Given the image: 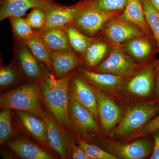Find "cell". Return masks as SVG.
I'll return each mask as SVG.
<instances>
[{"label":"cell","mask_w":159,"mask_h":159,"mask_svg":"<svg viewBox=\"0 0 159 159\" xmlns=\"http://www.w3.org/2000/svg\"><path fill=\"white\" fill-rule=\"evenodd\" d=\"M157 68L156 65L149 66L132 77L126 85L129 93L141 98L151 96L154 90Z\"/></svg>","instance_id":"9"},{"label":"cell","mask_w":159,"mask_h":159,"mask_svg":"<svg viewBox=\"0 0 159 159\" xmlns=\"http://www.w3.org/2000/svg\"><path fill=\"white\" fill-rule=\"evenodd\" d=\"M154 96L155 99L159 100V62L158 64L156 75L155 77V84Z\"/></svg>","instance_id":"36"},{"label":"cell","mask_w":159,"mask_h":159,"mask_svg":"<svg viewBox=\"0 0 159 159\" xmlns=\"http://www.w3.org/2000/svg\"><path fill=\"white\" fill-rule=\"evenodd\" d=\"M26 19L34 30L41 31L45 24V9L39 8L32 9Z\"/></svg>","instance_id":"31"},{"label":"cell","mask_w":159,"mask_h":159,"mask_svg":"<svg viewBox=\"0 0 159 159\" xmlns=\"http://www.w3.org/2000/svg\"><path fill=\"white\" fill-rule=\"evenodd\" d=\"M154 7L159 12V0H149Z\"/></svg>","instance_id":"37"},{"label":"cell","mask_w":159,"mask_h":159,"mask_svg":"<svg viewBox=\"0 0 159 159\" xmlns=\"http://www.w3.org/2000/svg\"><path fill=\"white\" fill-rule=\"evenodd\" d=\"M17 73L13 67L8 66H1L0 70V85L6 87L12 84L16 80Z\"/></svg>","instance_id":"32"},{"label":"cell","mask_w":159,"mask_h":159,"mask_svg":"<svg viewBox=\"0 0 159 159\" xmlns=\"http://www.w3.org/2000/svg\"><path fill=\"white\" fill-rule=\"evenodd\" d=\"M103 29L104 37L116 46L120 45L126 40L145 35L136 26L116 17L108 21Z\"/></svg>","instance_id":"7"},{"label":"cell","mask_w":159,"mask_h":159,"mask_svg":"<svg viewBox=\"0 0 159 159\" xmlns=\"http://www.w3.org/2000/svg\"><path fill=\"white\" fill-rule=\"evenodd\" d=\"M64 28L72 49L77 54L83 56L94 39L83 34L72 24Z\"/></svg>","instance_id":"24"},{"label":"cell","mask_w":159,"mask_h":159,"mask_svg":"<svg viewBox=\"0 0 159 159\" xmlns=\"http://www.w3.org/2000/svg\"><path fill=\"white\" fill-rule=\"evenodd\" d=\"M74 50L67 51H51V70L57 78L64 77L80 64V58Z\"/></svg>","instance_id":"16"},{"label":"cell","mask_w":159,"mask_h":159,"mask_svg":"<svg viewBox=\"0 0 159 159\" xmlns=\"http://www.w3.org/2000/svg\"><path fill=\"white\" fill-rule=\"evenodd\" d=\"M20 42L28 46L34 57L43 62L49 70H51V51L47 44L38 34L29 39Z\"/></svg>","instance_id":"23"},{"label":"cell","mask_w":159,"mask_h":159,"mask_svg":"<svg viewBox=\"0 0 159 159\" xmlns=\"http://www.w3.org/2000/svg\"><path fill=\"white\" fill-rule=\"evenodd\" d=\"M87 3V0H82L73 6H66L54 2L45 9V24L41 31L51 28H63L72 24L77 13Z\"/></svg>","instance_id":"5"},{"label":"cell","mask_w":159,"mask_h":159,"mask_svg":"<svg viewBox=\"0 0 159 159\" xmlns=\"http://www.w3.org/2000/svg\"><path fill=\"white\" fill-rule=\"evenodd\" d=\"M145 12V19L152 36L156 43L159 52V12L149 0H141Z\"/></svg>","instance_id":"26"},{"label":"cell","mask_w":159,"mask_h":159,"mask_svg":"<svg viewBox=\"0 0 159 159\" xmlns=\"http://www.w3.org/2000/svg\"><path fill=\"white\" fill-rule=\"evenodd\" d=\"M153 142L150 139H141L127 144H114L108 150L115 156L122 159H142L152 154Z\"/></svg>","instance_id":"8"},{"label":"cell","mask_w":159,"mask_h":159,"mask_svg":"<svg viewBox=\"0 0 159 159\" xmlns=\"http://www.w3.org/2000/svg\"><path fill=\"white\" fill-rule=\"evenodd\" d=\"M54 2V0H1L0 21L11 17H22L30 9H46Z\"/></svg>","instance_id":"10"},{"label":"cell","mask_w":159,"mask_h":159,"mask_svg":"<svg viewBox=\"0 0 159 159\" xmlns=\"http://www.w3.org/2000/svg\"><path fill=\"white\" fill-rule=\"evenodd\" d=\"M94 40L83 55L86 62L90 66L99 64L108 50V46L105 43Z\"/></svg>","instance_id":"27"},{"label":"cell","mask_w":159,"mask_h":159,"mask_svg":"<svg viewBox=\"0 0 159 159\" xmlns=\"http://www.w3.org/2000/svg\"><path fill=\"white\" fill-rule=\"evenodd\" d=\"M72 79L70 74L61 78L53 74L41 80L40 88L46 106L61 127L71 124L69 115V84Z\"/></svg>","instance_id":"1"},{"label":"cell","mask_w":159,"mask_h":159,"mask_svg":"<svg viewBox=\"0 0 159 159\" xmlns=\"http://www.w3.org/2000/svg\"><path fill=\"white\" fill-rule=\"evenodd\" d=\"M158 129H159V114L141 128L139 133L142 134L146 135L151 134L155 130Z\"/></svg>","instance_id":"33"},{"label":"cell","mask_w":159,"mask_h":159,"mask_svg":"<svg viewBox=\"0 0 159 159\" xmlns=\"http://www.w3.org/2000/svg\"><path fill=\"white\" fill-rule=\"evenodd\" d=\"M152 36L147 35L133 38L122 43V48L131 57L139 61L147 59L153 54L157 45Z\"/></svg>","instance_id":"17"},{"label":"cell","mask_w":159,"mask_h":159,"mask_svg":"<svg viewBox=\"0 0 159 159\" xmlns=\"http://www.w3.org/2000/svg\"><path fill=\"white\" fill-rule=\"evenodd\" d=\"M9 19L13 35L18 42L29 39L37 35L38 31L33 29L26 19L18 16Z\"/></svg>","instance_id":"25"},{"label":"cell","mask_w":159,"mask_h":159,"mask_svg":"<svg viewBox=\"0 0 159 159\" xmlns=\"http://www.w3.org/2000/svg\"><path fill=\"white\" fill-rule=\"evenodd\" d=\"M71 86V92L77 101L88 109L97 119L98 114L96 92L84 78L78 76L73 78Z\"/></svg>","instance_id":"14"},{"label":"cell","mask_w":159,"mask_h":159,"mask_svg":"<svg viewBox=\"0 0 159 159\" xmlns=\"http://www.w3.org/2000/svg\"><path fill=\"white\" fill-rule=\"evenodd\" d=\"M91 7L106 12L123 11L127 6L128 0H87Z\"/></svg>","instance_id":"28"},{"label":"cell","mask_w":159,"mask_h":159,"mask_svg":"<svg viewBox=\"0 0 159 159\" xmlns=\"http://www.w3.org/2000/svg\"><path fill=\"white\" fill-rule=\"evenodd\" d=\"M43 119L45 123L50 146L62 159L67 157V143L59 123L53 115L45 112Z\"/></svg>","instance_id":"13"},{"label":"cell","mask_w":159,"mask_h":159,"mask_svg":"<svg viewBox=\"0 0 159 159\" xmlns=\"http://www.w3.org/2000/svg\"><path fill=\"white\" fill-rule=\"evenodd\" d=\"M121 13L100 11L89 6L87 3L77 13L72 25L83 34L93 38L108 21Z\"/></svg>","instance_id":"4"},{"label":"cell","mask_w":159,"mask_h":159,"mask_svg":"<svg viewBox=\"0 0 159 159\" xmlns=\"http://www.w3.org/2000/svg\"><path fill=\"white\" fill-rule=\"evenodd\" d=\"M78 144L83 148L90 159H118L119 158L95 145H90L80 139Z\"/></svg>","instance_id":"30"},{"label":"cell","mask_w":159,"mask_h":159,"mask_svg":"<svg viewBox=\"0 0 159 159\" xmlns=\"http://www.w3.org/2000/svg\"><path fill=\"white\" fill-rule=\"evenodd\" d=\"M85 78L95 85L106 89H113L119 86L125 77L109 73L93 72L87 70H80Z\"/></svg>","instance_id":"22"},{"label":"cell","mask_w":159,"mask_h":159,"mask_svg":"<svg viewBox=\"0 0 159 159\" xmlns=\"http://www.w3.org/2000/svg\"><path fill=\"white\" fill-rule=\"evenodd\" d=\"M40 88L29 84L1 95L0 107L27 112L36 116H43Z\"/></svg>","instance_id":"2"},{"label":"cell","mask_w":159,"mask_h":159,"mask_svg":"<svg viewBox=\"0 0 159 159\" xmlns=\"http://www.w3.org/2000/svg\"><path fill=\"white\" fill-rule=\"evenodd\" d=\"M152 134L153 138V149L151 159H159V129L155 130Z\"/></svg>","instance_id":"35"},{"label":"cell","mask_w":159,"mask_h":159,"mask_svg":"<svg viewBox=\"0 0 159 159\" xmlns=\"http://www.w3.org/2000/svg\"><path fill=\"white\" fill-rule=\"evenodd\" d=\"M8 146L20 157L25 159H52V156L41 147L27 140L16 139L10 141Z\"/></svg>","instance_id":"19"},{"label":"cell","mask_w":159,"mask_h":159,"mask_svg":"<svg viewBox=\"0 0 159 159\" xmlns=\"http://www.w3.org/2000/svg\"><path fill=\"white\" fill-rule=\"evenodd\" d=\"M116 47L108 57L99 64L97 72L109 73L123 77L134 73L137 66L133 58L123 49Z\"/></svg>","instance_id":"6"},{"label":"cell","mask_w":159,"mask_h":159,"mask_svg":"<svg viewBox=\"0 0 159 159\" xmlns=\"http://www.w3.org/2000/svg\"><path fill=\"white\" fill-rule=\"evenodd\" d=\"M37 34L47 44L51 51H67L73 50L64 27L51 28L38 31Z\"/></svg>","instance_id":"20"},{"label":"cell","mask_w":159,"mask_h":159,"mask_svg":"<svg viewBox=\"0 0 159 159\" xmlns=\"http://www.w3.org/2000/svg\"><path fill=\"white\" fill-rule=\"evenodd\" d=\"M97 110L101 127L106 131L113 129L119 121L121 111L119 106L99 91L96 90Z\"/></svg>","instance_id":"11"},{"label":"cell","mask_w":159,"mask_h":159,"mask_svg":"<svg viewBox=\"0 0 159 159\" xmlns=\"http://www.w3.org/2000/svg\"><path fill=\"white\" fill-rule=\"evenodd\" d=\"M18 116L21 122L26 130L46 146H50L47 135V128L43 120H40L27 112L18 111Z\"/></svg>","instance_id":"21"},{"label":"cell","mask_w":159,"mask_h":159,"mask_svg":"<svg viewBox=\"0 0 159 159\" xmlns=\"http://www.w3.org/2000/svg\"><path fill=\"white\" fill-rule=\"evenodd\" d=\"M116 18L136 26L145 35L152 36L141 0H128L125 9Z\"/></svg>","instance_id":"18"},{"label":"cell","mask_w":159,"mask_h":159,"mask_svg":"<svg viewBox=\"0 0 159 159\" xmlns=\"http://www.w3.org/2000/svg\"><path fill=\"white\" fill-rule=\"evenodd\" d=\"M159 112V105L156 103H139L129 107L119 124L111 131L112 138L126 136L141 129Z\"/></svg>","instance_id":"3"},{"label":"cell","mask_w":159,"mask_h":159,"mask_svg":"<svg viewBox=\"0 0 159 159\" xmlns=\"http://www.w3.org/2000/svg\"><path fill=\"white\" fill-rule=\"evenodd\" d=\"M12 134L11 111L10 109H3L0 113V143L6 142Z\"/></svg>","instance_id":"29"},{"label":"cell","mask_w":159,"mask_h":159,"mask_svg":"<svg viewBox=\"0 0 159 159\" xmlns=\"http://www.w3.org/2000/svg\"><path fill=\"white\" fill-rule=\"evenodd\" d=\"M18 43L16 54L24 74L30 79L42 80L45 78L40 61L34 57L29 47L22 43Z\"/></svg>","instance_id":"15"},{"label":"cell","mask_w":159,"mask_h":159,"mask_svg":"<svg viewBox=\"0 0 159 159\" xmlns=\"http://www.w3.org/2000/svg\"><path fill=\"white\" fill-rule=\"evenodd\" d=\"M69 115L71 123L73 122L78 129L94 133L98 132L93 115L77 101L71 92L69 98Z\"/></svg>","instance_id":"12"},{"label":"cell","mask_w":159,"mask_h":159,"mask_svg":"<svg viewBox=\"0 0 159 159\" xmlns=\"http://www.w3.org/2000/svg\"><path fill=\"white\" fill-rule=\"evenodd\" d=\"M71 155L74 159H90L85 151L80 145L73 144L71 147Z\"/></svg>","instance_id":"34"}]
</instances>
